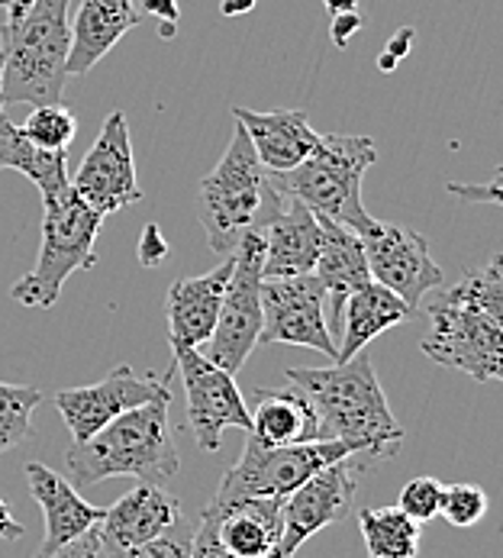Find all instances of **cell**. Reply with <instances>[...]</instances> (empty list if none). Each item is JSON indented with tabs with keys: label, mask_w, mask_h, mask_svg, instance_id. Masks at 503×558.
<instances>
[{
	"label": "cell",
	"mask_w": 503,
	"mask_h": 558,
	"mask_svg": "<svg viewBox=\"0 0 503 558\" xmlns=\"http://www.w3.org/2000/svg\"><path fill=\"white\" fill-rule=\"evenodd\" d=\"M429 329L419 342L435 365L465 372L478 381L503 378V255L484 268L435 288L426 301Z\"/></svg>",
	"instance_id": "obj_1"
},
{
	"label": "cell",
	"mask_w": 503,
	"mask_h": 558,
	"mask_svg": "<svg viewBox=\"0 0 503 558\" xmlns=\"http://www.w3.org/2000/svg\"><path fill=\"white\" fill-rule=\"evenodd\" d=\"M284 378L314 407L317 439L355 442L375 465L397 456L404 426L394 420L375 372V359L365 349L330 368H287Z\"/></svg>",
	"instance_id": "obj_2"
},
{
	"label": "cell",
	"mask_w": 503,
	"mask_h": 558,
	"mask_svg": "<svg viewBox=\"0 0 503 558\" xmlns=\"http://www.w3.org/2000/svg\"><path fill=\"white\" fill-rule=\"evenodd\" d=\"M171 395L133 407L97 429L90 439L72 442L65 469L75 487L107 478H136L139 484H165L177 475L181 456L168 423Z\"/></svg>",
	"instance_id": "obj_3"
},
{
	"label": "cell",
	"mask_w": 503,
	"mask_h": 558,
	"mask_svg": "<svg viewBox=\"0 0 503 558\" xmlns=\"http://www.w3.org/2000/svg\"><path fill=\"white\" fill-rule=\"evenodd\" d=\"M281 201L284 194H278L268 168L252 149L246 130L236 123L226 153L210 174L200 178L194 194V210L207 233V245L223 258L233 255L249 233H261L268 227Z\"/></svg>",
	"instance_id": "obj_4"
},
{
	"label": "cell",
	"mask_w": 503,
	"mask_h": 558,
	"mask_svg": "<svg viewBox=\"0 0 503 558\" xmlns=\"http://www.w3.org/2000/svg\"><path fill=\"white\" fill-rule=\"evenodd\" d=\"M3 104H62L72 52V0H33L0 29Z\"/></svg>",
	"instance_id": "obj_5"
},
{
	"label": "cell",
	"mask_w": 503,
	"mask_h": 558,
	"mask_svg": "<svg viewBox=\"0 0 503 558\" xmlns=\"http://www.w3.org/2000/svg\"><path fill=\"white\" fill-rule=\"evenodd\" d=\"M378 159V146L368 136L320 133L317 149L291 171H268L278 194L307 204L317 217L365 236L375 230V217L361 204V178Z\"/></svg>",
	"instance_id": "obj_6"
},
{
	"label": "cell",
	"mask_w": 503,
	"mask_h": 558,
	"mask_svg": "<svg viewBox=\"0 0 503 558\" xmlns=\"http://www.w3.org/2000/svg\"><path fill=\"white\" fill-rule=\"evenodd\" d=\"M42 204H46V217H42V242H39L36 265L10 288V298L33 311L56 307L65 281L75 271L97 265L94 242L103 223V217L84 204L72 191V184L46 197Z\"/></svg>",
	"instance_id": "obj_7"
},
{
	"label": "cell",
	"mask_w": 503,
	"mask_h": 558,
	"mask_svg": "<svg viewBox=\"0 0 503 558\" xmlns=\"http://www.w3.org/2000/svg\"><path fill=\"white\" fill-rule=\"evenodd\" d=\"M355 452H365L355 442L342 439H314L297 446H261L258 439H246L236 465L223 475L213 500H243V497H274L284 500L304 481L327 465L342 462ZM368 456V452H365Z\"/></svg>",
	"instance_id": "obj_8"
},
{
	"label": "cell",
	"mask_w": 503,
	"mask_h": 558,
	"mask_svg": "<svg viewBox=\"0 0 503 558\" xmlns=\"http://www.w3.org/2000/svg\"><path fill=\"white\" fill-rule=\"evenodd\" d=\"M261 258L265 240L261 233H249L233 252V271L223 291L220 317L204 352L230 375H236L249 362L252 349L261 336Z\"/></svg>",
	"instance_id": "obj_9"
},
{
	"label": "cell",
	"mask_w": 503,
	"mask_h": 558,
	"mask_svg": "<svg viewBox=\"0 0 503 558\" xmlns=\"http://www.w3.org/2000/svg\"><path fill=\"white\" fill-rule=\"evenodd\" d=\"M375 469V462L365 452H355L342 462L327 465L323 472L310 475L297 490H291L281 504V543L278 556H297V549L317 536L320 530L342 523L355 507L358 478Z\"/></svg>",
	"instance_id": "obj_10"
},
{
	"label": "cell",
	"mask_w": 503,
	"mask_h": 558,
	"mask_svg": "<svg viewBox=\"0 0 503 558\" xmlns=\"http://www.w3.org/2000/svg\"><path fill=\"white\" fill-rule=\"evenodd\" d=\"M174 352V372L184 381L187 400V423L194 429V439L204 452H220L223 429L236 426L249 433V407L236 385V375L213 365L200 349L171 345Z\"/></svg>",
	"instance_id": "obj_11"
},
{
	"label": "cell",
	"mask_w": 503,
	"mask_h": 558,
	"mask_svg": "<svg viewBox=\"0 0 503 558\" xmlns=\"http://www.w3.org/2000/svg\"><path fill=\"white\" fill-rule=\"evenodd\" d=\"M327 291L314 275L261 281V336L268 345L317 349L335 362V336L327 319Z\"/></svg>",
	"instance_id": "obj_12"
},
{
	"label": "cell",
	"mask_w": 503,
	"mask_h": 558,
	"mask_svg": "<svg viewBox=\"0 0 503 558\" xmlns=\"http://www.w3.org/2000/svg\"><path fill=\"white\" fill-rule=\"evenodd\" d=\"M69 184H72V191L82 197L84 204L90 210H97L100 217L116 214V210L143 201L126 113L113 110L103 120L94 146L87 149V156L78 165V174Z\"/></svg>",
	"instance_id": "obj_13"
},
{
	"label": "cell",
	"mask_w": 503,
	"mask_h": 558,
	"mask_svg": "<svg viewBox=\"0 0 503 558\" xmlns=\"http://www.w3.org/2000/svg\"><path fill=\"white\" fill-rule=\"evenodd\" d=\"M358 240L365 245L371 281H378L391 294H397L414 314L419 311L422 298L445 281L442 268L429 255L426 236L417 233V230H410V227H397V223H381L378 220L375 230L358 236Z\"/></svg>",
	"instance_id": "obj_14"
},
{
	"label": "cell",
	"mask_w": 503,
	"mask_h": 558,
	"mask_svg": "<svg viewBox=\"0 0 503 558\" xmlns=\"http://www.w3.org/2000/svg\"><path fill=\"white\" fill-rule=\"evenodd\" d=\"M171 375H174V368L168 375H143L139 378L130 365H120L103 381L84 385V388H65L52 400L72 433V442H84L97 429H103L110 420H116L120 413L171 395Z\"/></svg>",
	"instance_id": "obj_15"
},
{
	"label": "cell",
	"mask_w": 503,
	"mask_h": 558,
	"mask_svg": "<svg viewBox=\"0 0 503 558\" xmlns=\"http://www.w3.org/2000/svg\"><path fill=\"white\" fill-rule=\"evenodd\" d=\"M181 517L177 497L159 484H136L100 517V553L123 558L126 553L159 539Z\"/></svg>",
	"instance_id": "obj_16"
},
{
	"label": "cell",
	"mask_w": 503,
	"mask_h": 558,
	"mask_svg": "<svg viewBox=\"0 0 503 558\" xmlns=\"http://www.w3.org/2000/svg\"><path fill=\"white\" fill-rule=\"evenodd\" d=\"M320 236H323L320 217L307 204L284 197L278 214L261 230V240H265L261 281L314 275V265L320 255Z\"/></svg>",
	"instance_id": "obj_17"
},
{
	"label": "cell",
	"mask_w": 503,
	"mask_h": 558,
	"mask_svg": "<svg viewBox=\"0 0 503 558\" xmlns=\"http://www.w3.org/2000/svg\"><path fill=\"white\" fill-rule=\"evenodd\" d=\"M233 271V255H226L213 271L197 278H177L168 288L165 314H168V342L200 349L210 342L213 326L220 317L223 291Z\"/></svg>",
	"instance_id": "obj_18"
},
{
	"label": "cell",
	"mask_w": 503,
	"mask_h": 558,
	"mask_svg": "<svg viewBox=\"0 0 503 558\" xmlns=\"http://www.w3.org/2000/svg\"><path fill=\"white\" fill-rule=\"evenodd\" d=\"M26 484H29L33 500L46 513V536H42V546L33 558L52 556L56 549H62L75 536H82L90 526H97L100 517H103V507L87 504L72 481H65L59 472H52L42 462L26 465Z\"/></svg>",
	"instance_id": "obj_19"
},
{
	"label": "cell",
	"mask_w": 503,
	"mask_h": 558,
	"mask_svg": "<svg viewBox=\"0 0 503 558\" xmlns=\"http://www.w3.org/2000/svg\"><path fill=\"white\" fill-rule=\"evenodd\" d=\"M281 504L274 497H243V500H210L204 517L213 520V530L226 553L236 558H268L281 543Z\"/></svg>",
	"instance_id": "obj_20"
},
{
	"label": "cell",
	"mask_w": 503,
	"mask_h": 558,
	"mask_svg": "<svg viewBox=\"0 0 503 558\" xmlns=\"http://www.w3.org/2000/svg\"><path fill=\"white\" fill-rule=\"evenodd\" d=\"M233 120L246 130L255 156L268 171L297 168L320 143V133L310 126V117L304 110L255 113L246 107H233Z\"/></svg>",
	"instance_id": "obj_21"
},
{
	"label": "cell",
	"mask_w": 503,
	"mask_h": 558,
	"mask_svg": "<svg viewBox=\"0 0 503 558\" xmlns=\"http://www.w3.org/2000/svg\"><path fill=\"white\" fill-rule=\"evenodd\" d=\"M320 255L314 265V278L323 284L327 291V319H330V332L339 336V323H342V304L352 291L365 288L371 281L368 271V258H365V245L358 240V233L339 227L333 220L320 217Z\"/></svg>",
	"instance_id": "obj_22"
},
{
	"label": "cell",
	"mask_w": 503,
	"mask_h": 558,
	"mask_svg": "<svg viewBox=\"0 0 503 558\" xmlns=\"http://www.w3.org/2000/svg\"><path fill=\"white\" fill-rule=\"evenodd\" d=\"M139 23L143 13L133 0H82L78 16L72 23L69 78L87 75Z\"/></svg>",
	"instance_id": "obj_23"
},
{
	"label": "cell",
	"mask_w": 503,
	"mask_h": 558,
	"mask_svg": "<svg viewBox=\"0 0 503 558\" xmlns=\"http://www.w3.org/2000/svg\"><path fill=\"white\" fill-rule=\"evenodd\" d=\"M417 314L391 294L384 284L368 281L365 288L352 291L342 304V323H339V342H335V362H348L355 352H361L368 342H375L391 326H401Z\"/></svg>",
	"instance_id": "obj_24"
},
{
	"label": "cell",
	"mask_w": 503,
	"mask_h": 558,
	"mask_svg": "<svg viewBox=\"0 0 503 558\" xmlns=\"http://www.w3.org/2000/svg\"><path fill=\"white\" fill-rule=\"evenodd\" d=\"M255 407L249 410V436L261 446H297L317 439V413L304 395L252 388Z\"/></svg>",
	"instance_id": "obj_25"
},
{
	"label": "cell",
	"mask_w": 503,
	"mask_h": 558,
	"mask_svg": "<svg viewBox=\"0 0 503 558\" xmlns=\"http://www.w3.org/2000/svg\"><path fill=\"white\" fill-rule=\"evenodd\" d=\"M0 171H20L26 181H33L46 197L69 187V153H49L39 149L23 136V130L10 120L0 123Z\"/></svg>",
	"instance_id": "obj_26"
},
{
	"label": "cell",
	"mask_w": 503,
	"mask_h": 558,
	"mask_svg": "<svg viewBox=\"0 0 503 558\" xmlns=\"http://www.w3.org/2000/svg\"><path fill=\"white\" fill-rule=\"evenodd\" d=\"M358 526L368 558H417L419 523H414L397 504L358 510Z\"/></svg>",
	"instance_id": "obj_27"
},
{
	"label": "cell",
	"mask_w": 503,
	"mask_h": 558,
	"mask_svg": "<svg viewBox=\"0 0 503 558\" xmlns=\"http://www.w3.org/2000/svg\"><path fill=\"white\" fill-rule=\"evenodd\" d=\"M39 403V388L0 381V456L33 439V413Z\"/></svg>",
	"instance_id": "obj_28"
},
{
	"label": "cell",
	"mask_w": 503,
	"mask_h": 558,
	"mask_svg": "<svg viewBox=\"0 0 503 558\" xmlns=\"http://www.w3.org/2000/svg\"><path fill=\"white\" fill-rule=\"evenodd\" d=\"M20 130L39 149L69 153V146L78 136V120L65 104H42V107H33V113L26 117V123Z\"/></svg>",
	"instance_id": "obj_29"
},
{
	"label": "cell",
	"mask_w": 503,
	"mask_h": 558,
	"mask_svg": "<svg viewBox=\"0 0 503 558\" xmlns=\"http://www.w3.org/2000/svg\"><path fill=\"white\" fill-rule=\"evenodd\" d=\"M488 513V494L481 484H449L442 487V504H439V517L449 520L458 530L478 526Z\"/></svg>",
	"instance_id": "obj_30"
},
{
	"label": "cell",
	"mask_w": 503,
	"mask_h": 558,
	"mask_svg": "<svg viewBox=\"0 0 503 558\" xmlns=\"http://www.w3.org/2000/svg\"><path fill=\"white\" fill-rule=\"evenodd\" d=\"M442 481L429 478V475H419L410 478L401 487V497H397V507L414 520V523H429L439 517V504H442Z\"/></svg>",
	"instance_id": "obj_31"
},
{
	"label": "cell",
	"mask_w": 503,
	"mask_h": 558,
	"mask_svg": "<svg viewBox=\"0 0 503 558\" xmlns=\"http://www.w3.org/2000/svg\"><path fill=\"white\" fill-rule=\"evenodd\" d=\"M194 530H197V523H194L191 517L181 513V517L174 520V526L165 530L159 539H152V543H146V546H139V549H133V553H126L123 558H191Z\"/></svg>",
	"instance_id": "obj_32"
},
{
	"label": "cell",
	"mask_w": 503,
	"mask_h": 558,
	"mask_svg": "<svg viewBox=\"0 0 503 558\" xmlns=\"http://www.w3.org/2000/svg\"><path fill=\"white\" fill-rule=\"evenodd\" d=\"M191 558H236L233 553L223 549L217 530H213V520L200 513L197 520V530H194V539H191Z\"/></svg>",
	"instance_id": "obj_33"
},
{
	"label": "cell",
	"mask_w": 503,
	"mask_h": 558,
	"mask_svg": "<svg viewBox=\"0 0 503 558\" xmlns=\"http://www.w3.org/2000/svg\"><path fill=\"white\" fill-rule=\"evenodd\" d=\"M168 255H171V245H168V240L162 236V230H159L156 223H149V227L143 230V236H139V262H143L146 268H159Z\"/></svg>",
	"instance_id": "obj_34"
},
{
	"label": "cell",
	"mask_w": 503,
	"mask_h": 558,
	"mask_svg": "<svg viewBox=\"0 0 503 558\" xmlns=\"http://www.w3.org/2000/svg\"><path fill=\"white\" fill-rule=\"evenodd\" d=\"M449 194L462 197V201H488L494 207H501V171L488 181V184H462V181H449Z\"/></svg>",
	"instance_id": "obj_35"
},
{
	"label": "cell",
	"mask_w": 503,
	"mask_h": 558,
	"mask_svg": "<svg viewBox=\"0 0 503 558\" xmlns=\"http://www.w3.org/2000/svg\"><path fill=\"white\" fill-rule=\"evenodd\" d=\"M46 558H100V523L90 526L87 533L75 536L72 543H65L62 549H56L52 556Z\"/></svg>",
	"instance_id": "obj_36"
},
{
	"label": "cell",
	"mask_w": 503,
	"mask_h": 558,
	"mask_svg": "<svg viewBox=\"0 0 503 558\" xmlns=\"http://www.w3.org/2000/svg\"><path fill=\"white\" fill-rule=\"evenodd\" d=\"M361 29V13L358 10H348V13H335L333 26H330V36H333L335 49H345L348 39Z\"/></svg>",
	"instance_id": "obj_37"
},
{
	"label": "cell",
	"mask_w": 503,
	"mask_h": 558,
	"mask_svg": "<svg viewBox=\"0 0 503 558\" xmlns=\"http://www.w3.org/2000/svg\"><path fill=\"white\" fill-rule=\"evenodd\" d=\"M139 13H149V16H156L159 23H171V26H177V20H181L177 0H143V10H139Z\"/></svg>",
	"instance_id": "obj_38"
},
{
	"label": "cell",
	"mask_w": 503,
	"mask_h": 558,
	"mask_svg": "<svg viewBox=\"0 0 503 558\" xmlns=\"http://www.w3.org/2000/svg\"><path fill=\"white\" fill-rule=\"evenodd\" d=\"M23 536H26V526L13 517L10 504L0 497V539H3V543H16V539H23Z\"/></svg>",
	"instance_id": "obj_39"
},
{
	"label": "cell",
	"mask_w": 503,
	"mask_h": 558,
	"mask_svg": "<svg viewBox=\"0 0 503 558\" xmlns=\"http://www.w3.org/2000/svg\"><path fill=\"white\" fill-rule=\"evenodd\" d=\"M414 39H417V33H414V26H401L394 36H391V43H388V56H394L397 62L401 59H407L410 56V46H414Z\"/></svg>",
	"instance_id": "obj_40"
},
{
	"label": "cell",
	"mask_w": 503,
	"mask_h": 558,
	"mask_svg": "<svg viewBox=\"0 0 503 558\" xmlns=\"http://www.w3.org/2000/svg\"><path fill=\"white\" fill-rule=\"evenodd\" d=\"M258 7V0H223L220 10L223 16H243V13H252Z\"/></svg>",
	"instance_id": "obj_41"
},
{
	"label": "cell",
	"mask_w": 503,
	"mask_h": 558,
	"mask_svg": "<svg viewBox=\"0 0 503 558\" xmlns=\"http://www.w3.org/2000/svg\"><path fill=\"white\" fill-rule=\"evenodd\" d=\"M33 0H3V10H7V20H16L29 10Z\"/></svg>",
	"instance_id": "obj_42"
},
{
	"label": "cell",
	"mask_w": 503,
	"mask_h": 558,
	"mask_svg": "<svg viewBox=\"0 0 503 558\" xmlns=\"http://www.w3.org/2000/svg\"><path fill=\"white\" fill-rule=\"evenodd\" d=\"M323 7L330 10V16H335V13H348V10H358V0H323Z\"/></svg>",
	"instance_id": "obj_43"
},
{
	"label": "cell",
	"mask_w": 503,
	"mask_h": 558,
	"mask_svg": "<svg viewBox=\"0 0 503 558\" xmlns=\"http://www.w3.org/2000/svg\"><path fill=\"white\" fill-rule=\"evenodd\" d=\"M397 65H401V62H397L394 56H388V52H381V56H378V69H381V72H394Z\"/></svg>",
	"instance_id": "obj_44"
},
{
	"label": "cell",
	"mask_w": 503,
	"mask_h": 558,
	"mask_svg": "<svg viewBox=\"0 0 503 558\" xmlns=\"http://www.w3.org/2000/svg\"><path fill=\"white\" fill-rule=\"evenodd\" d=\"M0 75H3V52H0ZM3 120H10V117H7V104H3V94H0V123Z\"/></svg>",
	"instance_id": "obj_45"
},
{
	"label": "cell",
	"mask_w": 503,
	"mask_h": 558,
	"mask_svg": "<svg viewBox=\"0 0 503 558\" xmlns=\"http://www.w3.org/2000/svg\"><path fill=\"white\" fill-rule=\"evenodd\" d=\"M268 558H281V556H278V553H271V556H268Z\"/></svg>",
	"instance_id": "obj_46"
},
{
	"label": "cell",
	"mask_w": 503,
	"mask_h": 558,
	"mask_svg": "<svg viewBox=\"0 0 503 558\" xmlns=\"http://www.w3.org/2000/svg\"><path fill=\"white\" fill-rule=\"evenodd\" d=\"M100 558H110V556H103V553H100Z\"/></svg>",
	"instance_id": "obj_47"
},
{
	"label": "cell",
	"mask_w": 503,
	"mask_h": 558,
	"mask_svg": "<svg viewBox=\"0 0 503 558\" xmlns=\"http://www.w3.org/2000/svg\"><path fill=\"white\" fill-rule=\"evenodd\" d=\"M0 7H3V0H0Z\"/></svg>",
	"instance_id": "obj_48"
}]
</instances>
